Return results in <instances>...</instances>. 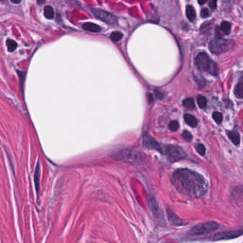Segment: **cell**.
Masks as SVG:
<instances>
[{"label": "cell", "mask_w": 243, "mask_h": 243, "mask_svg": "<svg viewBox=\"0 0 243 243\" xmlns=\"http://www.w3.org/2000/svg\"><path fill=\"white\" fill-rule=\"evenodd\" d=\"M235 95L238 98H243V81L238 83L235 88Z\"/></svg>", "instance_id": "17"}, {"label": "cell", "mask_w": 243, "mask_h": 243, "mask_svg": "<svg viewBox=\"0 0 243 243\" xmlns=\"http://www.w3.org/2000/svg\"><path fill=\"white\" fill-rule=\"evenodd\" d=\"M213 61L210 60L206 53H200L195 58V65L202 71H209L211 74H215L214 66H213Z\"/></svg>", "instance_id": "4"}, {"label": "cell", "mask_w": 243, "mask_h": 243, "mask_svg": "<svg viewBox=\"0 0 243 243\" xmlns=\"http://www.w3.org/2000/svg\"><path fill=\"white\" fill-rule=\"evenodd\" d=\"M221 30L225 33L226 35H228L230 34L231 32V24L227 21H223L222 22L220 26Z\"/></svg>", "instance_id": "20"}, {"label": "cell", "mask_w": 243, "mask_h": 243, "mask_svg": "<svg viewBox=\"0 0 243 243\" xmlns=\"http://www.w3.org/2000/svg\"><path fill=\"white\" fill-rule=\"evenodd\" d=\"M44 2H45V0H37V3L38 4H44Z\"/></svg>", "instance_id": "32"}, {"label": "cell", "mask_w": 243, "mask_h": 243, "mask_svg": "<svg viewBox=\"0 0 243 243\" xmlns=\"http://www.w3.org/2000/svg\"><path fill=\"white\" fill-rule=\"evenodd\" d=\"M186 16L187 17V19H189L191 21H193L195 20L196 18V13L195 9L193 8V6L191 5H187L186 6Z\"/></svg>", "instance_id": "15"}, {"label": "cell", "mask_w": 243, "mask_h": 243, "mask_svg": "<svg viewBox=\"0 0 243 243\" xmlns=\"http://www.w3.org/2000/svg\"><path fill=\"white\" fill-rule=\"evenodd\" d=\"M184 120L185 121V123H187V125H190L191 127H195L198 124V121L195 117L193 116H192L191 114H185L184 116Z\"/></svg>", "instance_id": "14"}, {"label": "cell", "mask_w": 243, "mask_h": 243, "mask_svg": "<svg viewBox=\"0 0 243 243\" xmlns=\"http://www.w3.org/2000/svg\"><path fill=\"white\" fill-rule=\"evenodd\" d=\"M231 46V42L227 40H222L219 38L213 39L209 44L210 51L215 54H219L228 50Z\"/></svg>", "instance_id": "6"}, {"label": "cell", "mask_w": 243, "mask_h": 243, "mask_svg": "<svg viewBox=\"0 0 243 243\" xmlns=\"http://www.w3.org/2000/svg\"><path fill=\"white\" fill-rule=\"evenodd\" d=\"M165 153L171 162L183 160L186 157V153L182 148L177 145H168L165 148Z\"/></svg>", "instance_id": "5"}, {"label": "cell", "mask_w": 243, "mask_h": 243, "mask_svg": "<svg viewBox=\"0 0 243 243\" xmlns=\"http://www.w3.org/2000/svg\"><path fill=\"white\" fill-rule=\"evenodd\" d=\"M91 12L95 17H97L98 19H100V20L106 22L108 24L114 25V24L117 23L116 18L111 13L108 12L105 10H101V9L96 8L92 9Z\"/></svg>", "instance_id": "7"}, {"label": "cell", "mask_w": 243, "mask_h": 243, "mask_svg": "<svg viewBox=\"0 0 243 243\" xmlns=\"http://www.w3.org/2000/svg\"><path fill=\"white\" fill-rule=\"evenodd\" d=\"M114 159L131 165H141L145 163L147 156L138 151L133 148H125L121 150L114 154Z\"/></svg>", "instance_id": "2"}, {"label": "cell", "mask_w": 243, "mask_h": 243, "mask_svg": "<svg viewBox=\"0 0 243 243\" xmlns=\"http://www.w3.org/2000/svg\"><path fill=\"white\" fill-rule=\"evenodd\" d=\"M220 225L217 222H206L204 223H200L193 227L189 232L191 235H200L203 234L211 233L214 232L219 228Z\"/></svg>", "instance_id": "3"}, {"label": "cell", "mask_w": 243, "mask_h": 243, "mask_svg": "<svg viewBox=\"0 0 243 243\" xmlns=\"http://www.w3.org/2000/svg\"><path fill=\"white\" fill-rule=\"evenodd\" d=\"M198 3L200 4H204L206 3L208 0H198Z\"/></svg>", "instance_id": "30"}, {"label": "cell", "mask_w": 243, "mask_h": 243, "mask_svg": "<svg viewBox=\"0 0 243 243\" xmlns=\"http://www.w3.org/2000/svg\"><path fill=\"white\" fill-rule=\"evenodd\" d=\"M182 136L183 137V138L187 141H191L192 139H193V136H192L191 133L187 131H183V133H182Z\"/></svg>", "instance_id": "27"}, {"label": "cell", "mask_w": 243, "mask_h": 243, "mask_svg": "<svg viewBox=\"0 0 243 243\" xmlns=\"http://www.w3.org/2000/svg\"><path fill=\"white\" fill-rule=\"evenodd\" d=\"M213 117L214 120L216 121V123H220L221 122H222V114H220V112H218V111L214 112L213 114Z\"/></svg>", "instance_id": "25"}, {"label": "cell", "mask_w": 243, "mask_h": 243, "mask_svg": "<svg viewBox=\"0 0 243 243\" xmlns=\"http://www.w3.org/2000/svg\"><path fill=\"white\" fill-rule=\"evenodd\" d=\"M180 127L179 123L177 121H172L169 123V129L172 131H176Z\"/></svg>", "instance_id": "24"}, {"label": "cell", "mask_w": 243, "mask_h": 243, "mask_svg": "<svg viewBox=\"0 0 243 243\" xmlns=\"http://www.w3.org/2000/svg\"><path fill=\"white\" fill-rule=\"evenodd\" d=\"M172 182L179 193L193 198H198L204 195L208 186L204 177L187 168L177 169L174 171Z\"/></svg>", "instance_id": "1"}, {"label": "cell", "mask_w": 243, "mask_h": 243, "mask_svg": "<svg viewBox=\"0 0 243 243\" xmlns=\"http://www.w3.org/2000/svg\"><path fill=\"white\" fill-rule=\"evenodd\" d=\"M6 46H7L9 52H12L17 48V44L16 41L12 40V39H7V41H6Z\"/></svg>", "instance_id": "21"}, {"label": "cell", "mask_w": 243, "mask_h": 243, "mask_svg": "<svg viewBox=\"0 0 243 243\" xmlns=\"http://www.w3.org/2000/svg\"><path fill=\"white\" fill-rule=\"evenodd\" d=\"M227 136L230 139V141L233 142L235 145H238L240 142V137L239 133L235 131H227Z\"/></svg>", "instance_id": "13"}, {"label": "cell", "mask_w": 243, "mask_h": 243, "mask_svg": "<svg viewBox=\"0 0 243 243\" xmlns=\"http://www.w3.org/2000/svg\"><path fill=\"white\" fill-rule=\"evenodd\" d=\"M39 172H40V168H39V163L38 162L34 171V185L37 194L39 193Z\"/></svg>", "instance_id": "16"}, {"label": "cell", "mask_w": 243, "mask_h": 243, "mask_svg": "<svg viewBox=\"0 0 243 243\" xmlns=\"http://www.w3.org/2000/svg\"><path fill=\"white\" fill-rule=\"evenodd\" d=\"M123 35L122 33L117 31V32H114L111 33V34H110V38L113 41H116H116H120L121 39L123 38Z\"/></svg>", "instance_id": "22"}, {"label": "cell", "mask_w": 243, "mask_h": 243, "mask_svg": "<svg viewBox=\"0 0 243 243\" xmlns=\"http://www.w3.org/2000/svg\"><path fill=\"white\" fill-rule=\"evenodd\" d=\"M209 6L213 10H215L217 6V0H209Z\"/></svg>", "instance_id": "29"}, {"label": "cell", "mask_w": 243, "mask_h": 243, "mask_svg": "<svg viewBox=\"0 0 243 243\" xmlns=\"http://www.w3.org/2000/svg\"><path fill=\"white\" fill-rule=\"evenodd\" d=\"M243 234V230H232V231H225L220 232V233H216L214 235V240H230L234 239V238L240 237Z\"/></svg>", "instance_id": "9"}, {"label": "cell", "mask_w": 243, "mask_h": 243, "mask_svg": "<svg viewBox=\"0 0 243 243\" xmlns=\"http://www.w3.org/2000/svg\"><path fill=\"white\" fill-rule=\"evenodd\" d=\"M209 15H210L209 11H208V10H207V9L204 8L201 10V12H200L201 17H202V18H206V17H208Z\"/></svg>", "instance_id": "28"}, {"label": "cell", "mask_w": 243, "mask_h": 243, "mask_svg": "<svg viewBox=\"0 0 243 243\" xmlns=\"http://www.w3.org/2000/svg\"><path fill=\"white\" fill-rule=\"evenodd\" d=\"M195 148H196V151H198V153L200 155H201V156L205 155V148L202 144H201V143H198V144L195 145Z\"/></svg>", "instance_id": "26"}, {"label": "cell", "mask_w": 243, "mask_h": 243, "mask_svg": "<svg viewBox=\"0 0 243 243\" xmlns=\"http://www.w3.org/2000/svg\"><path fill=\"white\" fill-rule=\"evenodd\" d=\"M148 96H149V101L150 102H151V101H153V96H152L151 94H148Z\"/></svg>", "instance_id": "33"}, {"label": "cell", "mask_w": 243, "mask_h": 243, "mask_svg": "<svg viewBox=\"0 0 243 243\" xmlns=\"http://www.w3.org/2000/svg\"><path fill=\"white\" fill-rule=\"evenodd\" d=\"M82 28L84 30L90 32H98L101 31V26H99L98 25H97V24L94 23H91V22L83 24L82 25Z\"/></svg>", "instance_id": "12"}, {"label": "cell", "mask_w": 243, "mask_h": 243, "mask_svg": "<svg viewBox=\"0 0 243 243\" xmlns=\"http://www.w3.org/2000/svg\"><path fill=\"white\" fill-rule=\"evenodd\" d=\"M143 145H145V147L148 148L149 149L155 150V151L159 152V153H163V150L162 148V146L157 142L156 139H154L153 137L150 136L149 134H145L143 136Z\"/></svg>", "instance_id": "8"}, {"label": "cell", "mask_w": 243, "mask_h": 243, "mask_svg": "<svg viewBox=\"0 0 243 243\" xmlns=\"http://www.w3.org/2000/svg\"><path fill=\"white\" fill-rule=\"evenodd\" d=\"M11 2L14 4H19V3H20L21 0H11Z\"/></svg>", "instance_id": "31"}, {"label": "cell", "mask_w": 243, "mask_h": 243, "mask_svg": "<svg viewBox=\"0 0 243 243\" xmlns=\"http://www.w3.org/2000/svg\"><path fill=\"white\" fill-rule=\"evenodd\" d=\"M168 219L169 222L171 223L172 225H176V226H180V225H183V220H181V218L178 217L172 210L168 208L166 210Z\"/></svg>", "instance_id": "10"}, {"label": "cell", "mask_w": 243, "mask_h": 243, "mask_svg": "<svg viewBox=\"0 0 243 243\" xmlns=\"http://www.w3.org/2000/svg\"><path fill=\"white\" fill-rule=\"evenodd\" d=\"M148 206L151 209L152 213L156 216V217L158 218L160 216V208L158 205V202H156V199L153 197H150L148 198Z\"/></svg>", "instance_id": "11"}, {"label": "cell", "mask_w": 243, "mask_h": 243, "mask_svg": "<svg viewBox=\"0 0 243 243\" xmlns=\"http://www.w3.org/2000/svg\"><path fill=\"white\" fill-rule=\"evenodd\" d=\"M207 99L204 96H199L198 98V104L200 109H204L207 106Z\"/></svg>", "instance_id": "23"}, {"label": "cell", "mask_w": 243, "mask_h": 243, "mask_svg": "<svg viewBox=\"0 0 243 243\" xmlns=\"http://www.w3.org/2000/svg\"><path fill=\"white\" fill-rule=\"evenodd\" d=\"M44 16H45L46 18H47L48 19H52L54 18V9H53L51 6H45V7H44Z\"/></svg>", "instance_id": "19"}, {"label": "cell", "mask_w": 243, "mask_h": 243, "mask_svg": "<svg viewBox=\"0 0 243 243\" xmlns=\"http://www.w3.org/2000/svg\"><path fill=\"white\" fill-rule=\"evenodd\" d=\"M183 106L187 109L192 110L195 109V102H194L193 98H187L186 99H185V100L183 101Z\"/></svg>", "instance_id": "18"}]
</instances>
